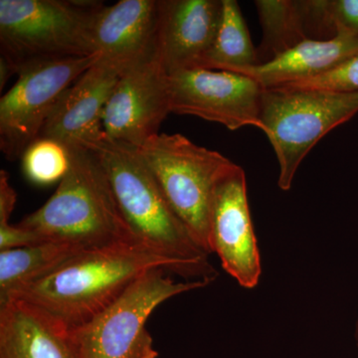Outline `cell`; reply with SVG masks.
Wrapping results in <instances>:
<instances>
[{
    "label": "cell",
    "instance_id": "6da1fadb",
    "mask_svg": "<svg viewBox=\"0 0 358 358\" xmlns=\"http://www.w3.org/2000/svg\"><path fill=\"white\" fill-rule=\"evenodd\" d=\"M157 268L210 282L217 275L141 243L117 244L80 252L44 277L18 287L2 303L10 299L25 301L72 333Z\"/></svg>",
    "mask_w": 358,
    "mask_h": 358
},
{
    "label": "cell",
    "instance_id": "7a4b0ae2",
    "mask_svg": "<svg viewBox=\"0 0 358 358\" xmlns=\"http://www.w3.org/2000/svg\"><path fill=\"white\" fill-rule=\"evenodd\" d=\"M68 148L69 171L57 190L16 226L47 241L71 242L85 249L141 243L122 216L95 154L80 145Z\"/></svg>",
    "mask_w": 358,
    "mask_h": 358
},
{
    "label": "cell",
    "instance_id": "3957f363",
    "mask_svg": "<svg viewBox=\"0 0 358 358\" xmlns=\"http://www.w3.org/2000/svg\"><path fill=\"white\" fill-rule=\"evenodd\" d=\"M87 148L100 162L122 216L141 244L217 274L208 262V254L174 213L138 148L106 134Z\"/></svg>",
    "mask_w": 358,
    "mask_h": 358
},
{
    "label": "cell",
    "instance_id": "277c9868",
    "mask_svg": "<svg viewBox=\"0 0 358 358\" xmlns=\"http://www.w3.org/2000/svg\"><path fill=\"white\" fill-rule=\"evenodd\" d=\"M102 2L0 0V50L14 74L43 63L98 55L93 25Z\"/></svg>",
    "mask_w": 358,
    "mask_h": 358
},
{
    "label": "cell",
    "instance_id": "5b68a950",
    "mask_svg": "<svg viewBox=\"0 0 358 358\" xmlns=\"http://www.w3.org/2000/svg\"><path fill=\"white\" fill-rule=\"evenodd\" d=\"M138 150L195 243L211 254L210 223L216 186L236 164L179 134H159Z\"/></svg>",
    "mask_w": 358,
    "mask_h": 358
},
{
    "label": "cell",
    "instance_id": "8992f818",
    "mask_svg": "<svg viewBox=\"0 0 358 358\" xmlns=\"http://www.w3.org/2000/svg\"><path fill=\"white\" fill-rule=\"evenodd\" d=\"M357 113L358 92L264 88L261 121L279 162V187L291 189L294 174L315 143Z\"/></svg>",
    "mask_w": 358,
    "mask_h": 358
},
{
    "label": "cell",
    "instance_id": "52a82bcc",
    "mask_svg": "<svg viewBox=\"0 0 358 358\" xmlns=\"http://www.w3.org/2000/svg\"><path fill=\"white\" fill-rule=\"evenodd\" d=\"M164 268L141 275L110 307L72 331L79 358H157L145 324L164 301L210 281L176 282Z\"/></svg>",
    "mask_w": 358,
    "mask_h": 358
},
{
    "label": "cell",
    "instance_id": "ba28073f",
    "mask_svg": "<svg viewBox=\"0 0 358 358\" xmlns=\"http://www.w3.org/2000/svg\"><path fill=\"white\" fill-rule=\"evenodd\" d=\"M99 55L53 61L18 74L0 99V150L10 162L21 159L36 141L63 93L98 60Z\"/></svg>",
    "mask_w": 358,
    "mask_h": 358
},
{
    "label": "cell",
    "instance_id": "9c48e42d",
    "mask_svg": "<svg viewBox=\"0 0 358 358\" xmlns=\"http://www.w3.org/2000/svg\"><path fill=\"white\" fill-rule=\"evenodd\" d=\"M171 110L218 122L231 131L255 127L264 131L261 102L264 88L239 73L203 68L169 74Z\"/></svg>",
    "mask_w": 358,
    "mask_h": 358
},
{
    "label": "cell",
    "instance_id": "30bf717a",
    "mask_svg": "<svg viewBox=\"0 0 358 358\" xmlns=\"http://www.w3.org/2000/svg\"><path fill=\"white\" fill-rule=\"evenodd\" d=\"M171 113L169 74L157 52L122 73L103 110V133L140 148Z\"/></svg>",
    "mask_w": 358,
    "mask_h": 358
},
{
    "label": "cell",
    "instance_id": "8fae6325",
    "mask_svg": "<svg viewBox=\"0 0 358 358\" xmlns=\"http://www.w3.org/2000/svg\"><path fill=\"white\" fill-rule=\"evenodd\" d=\"M210 245L227 274L243 288H255L262 266L249 208L246 174L237 164L216 186Z\"/></svg>",
    "mask_w": 358,
    "mask_h": 358
},
{
    "label": "cell",
    "instance_id": "7c38bea8",
    "mask_svg": "<svg viewBox=\"0 0 358 358\" xmlns=\"http://www.w3.org/2000/svg\"><path fill=\"white\" fill-rule=\"evenodd\" d=\"M126 69L101 58L69 87L45 122L39 138L87 148L105 134L103 113Z\"/></svg>",
    "mask_w": 358,
    "mask_h": 358
},
{
    "label": "cell",
    "instance_id": "4fadbf2b",
    "mask_svg": "<svg viewBox=\"0 0 358 358\" xmlns=\"http://www.w3.org/2000/svg\"><path fill=\"white\" fill-rule=\"evenodd\" d=\"M221 14L222 0H159L157 55L167 74L199 67Z\"/></svg>",
    "mask_w": 358,
    "mask_h": 358
},
{
    "label": "cell",
    "instance_id": "5bb4252c",
    "mask_svg": "<svg viewBox=\"0 0 358 358\" xmlns=\"http://www.w3.org/2000/svg\"><path fill=\"white\" fill-rule=\"evenodd\" d=\"M159 0H121L103 6L93 25L94 51L128 70L157 52Z\"/></svg>",
    "mask_w": 358,
    "mask_h": 358
},
{
    "label": "cell",
    "instance_id": "9a60e30c",
    "mask_svg": "<svg viewBox=\"0 0 358 358\" xmlns=\"http://www.w3.org/2000/svg\"><path fill=\"white\" fill-rule=\"evenodd\" d=\"M0 358H79L71 331L30 303L0 305Z\"/></svg>",
    "mask_w": 358,
    "mask_h": 358
},
{
    "label": "cell",
    "instance_id": "2e32d148",
    "mask_svg": "<svg viewBox=\"0 0 358 358\" xmlns=\"http://www.w3.org/2000/svg\"><path fill=\"white\" fill-rule=\"evenodd\" d=\"M357 55L358 33L338 30L333 38L306 40L267 63L233 73L272 88L329 72Z\"/></svg>",
    "mask_w": 358,
    "mask_h": 358
},
{
    "label": "cell",
    "instance_id": "e0dca14e",
    "mask_svg": "<svg viewBox=\"0 0 358 358\" xmlns=\"http://www.w3.org/2000/svg\"><path fill=\"white\" fill-rule=\"evenodd\" d=\"M322 0H257L263 29L260 64L278 57L306 40L336 36L327 22ZM259 64V65H260Z\"/></svg>",
    "mask_w": 358,
    "mask_h": 358
},
{
    "label": "cell",
    "instance_id": "ac0fdd59",
    "mask_svg": "<svg viewBox=\"0 0 358 358\" xmlns=\"http://www.w3.org/2000/svg\"><path fill=\"white\" fill-rule=\"evenodd\" d=\"M80 245L47 241L22 248L0 251V303L14 289L44 277L80 252Z\"/></svg>",
    "mask_w": 358,
    "mask_h": 358
},
{
    "label": "cell",
    "instance_id": "d6986e66",
    "mask_svg": "<svg viewBox=\"0 0 358 358\" xmlns=\"http://www.w3.org/2000/svg\"><path fill=\"white\" fill-rule=\"evenodd\" d=\"M260 64L239 4L222 0V14L215 39L199 68L236 72Z\"/></svg>",
    "mask_w": 358,
    "mask_h": 358
},
{
    "label": "cell",
    "instance_id": "ffe728a7",
    "mask_svg": "<svg viewBox=\"0 0 358 358\" xmlns=\"http://www.w3.org/2000/svg\"><path fill=\"white\" fill-rule=\"evenodd\" d=\"M70 162L69 148L51 138H37L21 157L26 178L37 185L60 182L69 171Z\"/></svg>",
    "mask_w": 358,
    "mask_h": 358
},
{
    "label": "cell",
    "instance_id": "44dd1931",
    "mask_svg": "<svg viewBox=\"0 0 358 358\" xmlns=\"http://www.w3.org/2000/svg\"><path fill=\"white\" fill-rule=\"evenodd\" d=\"M282 86L333 92H358V55L329 72Z\"/></svg>",
    "mask_w": 358,
    "mask_h": 358
},
{
    "label": "cell",
    "instance_id": "7402d4cb",
    "mask_svg": "<svg viewBox=\"0 0 358 358\" xmlns=\"http://www.w3.org/2000/svg\"><path fill=\"white\" fill-rule=\"evenodd\" d=\"M322 7L334 34L338 30L358 33V0H322Z\"/></svg>",
    "mask_w": 358,
    "mask_h": 358
},
{
    "label": "cell",
    "instance_id": "603a6c76",
    "mask_svg": "<svg viewBox=\"0 0 358 358\" xmlns=\"http://www.w3.org/2000/svg\"><path fill=\"white\" fill-rule=\"evenodd\" d=\"M14 75L13 69L3 58L0 57V91L3 90L9 78Z\"/></svg>",
    "mask_w": 358,
    "mask_h": 358
},
{
    "label": "cell",
    "instance_id": "cb8c5ba5",
    "mask_svg": "<svg viewBox=\"0 0 358 358\" xmlns=\"http://www.w3.org/2000/svg\"><path fill=\"white\" fill-rule=\"evenodd\" d=\"M355 339H357V345L358 348V320L357 324V329H355Z\"/></svg>",
    "mask_w": 358,
    "mask_h": 358
}]
</instances>
